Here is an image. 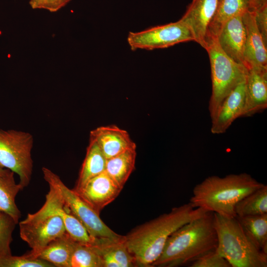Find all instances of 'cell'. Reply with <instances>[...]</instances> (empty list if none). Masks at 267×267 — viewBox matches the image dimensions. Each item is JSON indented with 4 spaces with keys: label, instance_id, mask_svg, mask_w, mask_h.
I'll list each match as a JSON object with an SVG mask.
<instances>
[{
    "label": "cell",
    "instance_id": "33",
    "mask_svg": "<svg viewBox=\"0 0 267 267\" xmlns=\"http://www.w3.org/2000/svg\"><path fill=\"white\" fill-rule=\"evenodd\" d=\"M44 0H30L29 4L33 9H43Z\"/></svg>",
    "mask_w": 267,
    "mask_h": 267
},
{
    "label": "cell",
    "instance_id": "21",
    "mask_svg": "<svg viewBox=\"0 0 267 267\" xmlns=\"http://www.w3.org/2000/svg\"><path fill=\"white\" fill-rule=\"evenodd\" d=\"M14 175V172L7 169L0 175V212L9 215L17 224L21 212L15 203V197L23 188L15 182Z\"/></svg>",
    "mask_w": 267,
    "mask_h": 267
},
{
    "label": "cell",
    "instance_id": "17",
    "mask_svg": "<svg viewBox=\"0 0 267 267\" xmlns=\"http://www.w3.org/2000/svg\"><path fill=\"white\" fill-rule=\"evenodd\" d=\"M246 32L244 66L267 67V46L256 24L255 12L247 10L242 15Z\"/></svg>",
    "mask_w": 267,
    "mask_h": 267
},
{
    "label": "cell",
    "instance_id": "8",
    "mask_svg": "<svg viewBox=\"0 0 267 267\" xmlns=\"http://www.w3.org/2000/svg\"><path fill=\"white\" fill-rule=\"evenodd\" d=\"M127 41L132 50H152L166 48L176 44L194 41L193 34L179 20L139 32H130Z\"/></svg>",
    "mask_w": 267,
    "mask_h": 267
},
{
    "label": "cell",
    "instance_id": "32",
    "mask_svg": "<svg viewBox=\"0 0 267 267\" xmlns=\"http://www.w3.org/2000/svg\"><path fill=\"white\" fill-rule=\"evenodd\" d=\"M249 9L251 11H255L263 6L267 4V0H248Z\"/></svg>",
    "mask_w": 267,
    "mask_h": 267
},
{
    "label": "cell",
    "instance_id": "5",
    "mask_svg": "<svg viewBox=\"0 0 267 267\" xmlns=\"http://www.w3.org/2000/svg\"><path fill=\"white\" fill-rule=\"evenodd\" d=\"M204 48L208 53L211 65L212 91L209 110L212 119L225 98L245 81L247 69L223 51L217 38H208Z\"/></svg>",
    "mask_w": 267,
    "mask_h": 267
},
{
    "label": "cell",
    "instance_id": "29",
    "mask_svg": "<svg viewBox=\"0 0 267 267\" xmlns=\"http://www.w3.org/2000/svg\"><path fill=\"white\" fill-rule=\"evenodd\" d=\"M216 250L209 251L191 263L190 267H230Z\"/></svg>",
    "mask_w": 267,
    "mask_h": 267
},
{
    "label": "cell",
    "instance_id": "16",
    "mask_svg": "<svg viewBox=\"0 0 267 267\" xmlns=\"http://www.w3.org/2000/svg\"><path fill=\"white\" fill-rule=\"evenodd\" d=\"M89 138L96 142L106 159L127 149L136 148L128 132L114 125L99 127L91 131Z\"/></svg>",
    "mask_w": 267,
    "mask_h": 267
},
{
    "label": "cell",
    "instance_id": "14",
    "mask_svg": "<svg viewBox=\"0 0 267 267\" xmlns=\"http://www.w3.org/2000/svg\"><path fill=\"white\" fill-rule=\"evenodd\" d=\"M245 81L239 84L225 98L212 119L211 133H224L238 118L242 117L245 104Z\"/></svg>",
    "mask_w": 267,
    "mask_h": 267
},
{
    "label": "cell",
    "instance_id": "31",
    "mask_svg": "<svg viewBox=\"0 0 267 267\" xmlns=\"http://www.w3.org/2000/svg\"><path fill=\"white\" fill-rule=\"evenodd\" d=\"M71 0H44L43 9L56 12L65 6Z\"/></svg>",
    "mask_w": 267,
    "mask_h": 267
},
{
    "label": "cell",
    "instance_id": "27",
    "mask_svg": "<svg viewBox=\"0 0 267 267\" xmlns=\"http://www.w3.org/2000/svg\"><path fill=\"white\" fill-rule=\"evenodd\" d=\"M16 224L9 215L0 212V258L11 255L12 234Z\"/></svg>",
    "mask_w": 267,
    "mask_h": 267
},
{
    "label": "cell",
    "instance_id": "12",
    "mask_svg": "<svg viewBox=\"0 0 267 267\" xmlns=\"http://www.w3.org/2000/svg\"><path fill=\"white\" fill-rule=\"evenodd\" d=\"M220 0H192L179 19L191 31L194 41L203 48L209 26L218 8Z\"/></svg>",
    "mask_w": 267,
    "mask_h": 267
},
{
    "label": "cell",
    "instance_id": "22",
    "mask_svg": "<svg viewBox=\"0 0 267 267\" xmlns=\"http://www.w3.org/2000/svg\"><path fill=\"white\" fill-rule=\"evenodd\" d=\"M249 9L248 0H220L216 12L209 26L206 40L209 38H217L221 28L228 20L243 15Z\"/></svg>",
    "mask_w": 267,
    "mask_h": 267
},
{
    "label": "cell",
    "instance_id": "1",
    "mask_svg": "<svg viewBox=\"0 0 267 267\" xmlns=\"http://www.w3.org/2000/svg\"><path fill=\"white\" fill-rule=\"evenodd\" d=\"M208 211L191 204L173 208L168 213L137 226L125 236V241L136 266L151 267L161 255L169 237L183 224Z\"/></svg>",
    "mask_w": 267,
    "mask_h": 267
},
{
    "label": "cell",
    "instance_id": "6",
    "mask_svg": "<svg viewBox=\"0 0 267 267\" xmlns=\"http://www.w3.org/2000/svg\"><path fill=\"white\" fill-rule=\"evenodd\" d=\"M34 137L29 133L0 129V168L18 175L23 188L30 182L33 167Z\"/></svg>",
    "mask_w": 267,
    "mask_h": 267
},
{
    "label": "cell",
    "instance_id": "7",
    "mask_svg": "<svg viewBox=\"0 0 267 267\" xmlns=\"http://www.w3.org/2000/svg\"><path fill=\"white\" fill-rule=\"evenodd\" d=\"M42 171L45 180L56 190L70 213L81 222L91 237L117 239L123 236L110 228L99 214L73 189L67 187L58 175L45 167L42 168Z\"/></svg>",
    "mask_w": 267,
    "mask_h": 267
},
{
    "label": "cell",
    "instance_id": "24",
    "mask_svg": "<svg viewBox=\"0 0 267 267\" xmlns=\"http://www.w3.org/2000/svg\"><path fill=\"white\" fill-rule=\"evenodd\" d=\"M244 233L260 251L267 254V214L236 216Z\"/></svg>",
    "mask_w": 267,
    "mask_h": 267
},
{
    "label": "cell",
    "instance_id": "11",
    "mask_svg": "<svg viewBox=\"0 0 267 267\" xmlns=\"http://www.w3.org/2000/svg\"><path fill=\"white\" fill-rule=\"evenodd\" d=\"M121 190L105 171L89 179L79 190L74 191L99 214Z\"/></svg>",
    "mask_w": 267,
    "mask_h": 267
},
{
    "label": "cell",
    "instance_id": "26",
    "mask_svg": "<svg viewBox=\"0 0 267 267\" xmlns=\"http://www.w3.org/2000/svg\"><path fill=\"white\" fill-rule=\"evenodd\" d=\"M70 267H104L101 258L91 244L78 242L75 245Z\"/></svg>",
    "mask_w": 267,
    "mask_h": 267
},
{
    "label": "cell",
    "instance_id": "23",
    "mask_svg": "<svg viewBox=\"0 0 267 267\" xmlns=\"http://www.w3.org/2000/svg\"><path fill=\"white\" fill-rule=\"evenodd\" d=\"M99 253L112 257L120 267L136 266L134 256L130 253L125 241V236L117 239L94 238L91 243Z\"/></svg>",
    "mask_w": 267,
    "mask_h": 267
},
{
    "label": "cell",
    "instance_id": "9",
    "mask_svg": "<svg viewBox=\"0 0 267 267\" xmlns=\"http://www.w3.org/2000/svg\"><path fill=\"white\" fill-rule=\"evenodd\" d=\"M19 229L21 238L32 249L28 254L35 258L50 242L66 232L62 220L56 215L40 218L27 215L19 222Z\"/></svg>",
    "mask_w": 267,
    "mask_h": 267
},
{
    "label": "cell",
    "instance_id": "30",
    "mask_svg": "<svg viewBox=\"0 0 267 267\" xmlns=\"http://www.w3.org/2000/svg\"><path fill=\"white\" fill-rule=\"evenodd\" d=\"M256 25L267 46V4L254 11Z\"/></svg>",
    "mask_w": 267,
    "mask_h": 267
},
{
    "label": "cell",
    "instance_id": "13",
    "mask_svg": "<svg viewBox=\"0 0 267 267\" xmlns=\"http://www.w3.org/2000/svg\"><path fill=\"white\" fill-rule=\"evenodd\" d=\"M247 69L242 117L252 116L267 107V67L254 66Z\"/></svg>",
    "mask_w": 267,
    "mask_h": 267
},
{
    "label": "cell",
    "instance_id": "3",
    "mask_svg": "<svg viewBox=\"0 0 267 267\" xmlns=\"http://www.w3.org/2000/svg\"><path fill=\"white\" fill-rule=\"evenodd\" d=\"M264 185L247 173L230 174L223 178L213 176L196 185L189 202L194 208L234 218L236 216L235 207L237 203Z\"/></svg>",
    "mask_w": 267,
    "mask_h": 267
},
{
    "label": "cell",
    "instance_id": "34",
    "mask_svg": "<svg viewBox=\"0 0 267 267\" xmlns=\"http://www.w3.org/2000/svg\"><path fill=\"white\" fill-rule=\"evenodd\" d=\"M6 169H2L0 168V175L2 174L5 171Z\"/></svg>",
    "mask_w": 267,
    "mask_h": 267
},
{
    "label": "cell",
    "instance_id": "28",
    "mask_svg": "<svg viewBox=\"0 0 267 267\" xmlns=\"http://www.w3.org/2000/svg\"><path fill=\"white\" fill-rule=\"evenodd\" d=\"M51 263L28 253L21 256L11 255L0 258V267H53Z\"/></svg>",
    "mask_w": 267,
    "mask_h": 267
},
{
    "label": "cell",
    "instance_id": "15",
    "mask_svg": "<svg viewBox=\"0 0 267 267\" xmlns=\"http://www.w3.org/2000/svg\"><path fill=\"white\" fill-rule=\"evenodd\" d=\"M245 39L242 15L228 20L217 36L218 42L223 51L234 61L243 65Z\"/></svg>",
    "mask_w": 267,
    "mask_h": 267
},
{
    "label": "cell",
    "instance_id": "2",
    "mask_svg": "<svg viewBox=\"0 0 267 267\" xmlns=\"http://www.w3.org/2000/svg\"><path fill=\"white\" fill-rule=\"evenodd\" d=\"M217 246L214 213L208 212L175 230L168 238L161 255L151 267L182 266L216 250Z\"/></svg>",
    "mask_w": 267,
    "mask_h": 267
},
{
    "label": "cell",
    "instance_id": "10",
    "mask_svg": "<svg viewBox=\"0 0 267 267\" xmlns=\"http://www.w3.org/2000/svg\"><path fill=\"white\" fill-rule=\"evenodd\" d=\"M49 190L45 196V201L41 208L34 214L28 216L40 218L48 215L59 216L64 223L66 232L76 241L91 244L94 239L81 222L70 213L65 206L56 190L49 185Z\"/></svg>",
    "mask_w": 267,
    "mask_h": 267
},
{
    "label": "cell",
    "instance_id": "20",
    "mask_svg": "<svg viewBox=\"0 0 267 267\" xmlns=\"http://www.w3.org/2000/svg\"><path fill=\"white\" fill-rule=\"evenodd\" d=\"M136 148L127 149L106 159L105 172L122 189L134 169Z\"/></svg>",
    "mask_w": 267,
    "mask_h": 267
},
{
    "label": "cell",
    "instance_id": "18",
    "mask_svg": "<svg viewBox=\"0 0 267 267\" xmlns=\"http://www.w3.org/2000/svg\"><path fill=\"white\" fill-rule=\"evenodd\" d=\"M77 241L66 232L50 242L36 258L51 263L54 267H70L71 257Z\"/></svg>",
    "mask_w": 267,
    "mask_h": 267
},
{
    "label": "cell",
    "instance_id": "19",
    "mask_svg": "<svg viewBox=\"0 0 267 267\" xmlns=\"http://www.w3.org/2000/svg\"><path fill=\"white\" fill-rule=\"evenodd\" d=\"M106 158L96 142L89 138L85 159L74 188L77 191L89 179L105 170Z\"/></svg>",
    "mask_w": 267,
    "mask_h": 267
},
{
    "label": "cell",
    "instance_id": "4",
    "mask_svg": "<svg viewBox=\"0 0 267 267\" xmlns=\"http://www.w3.org/2000/svg\"><path fill=\"white\" fill-rule=\"evenodd\" d=\"M217 252L232 267H267V254L259 250L244 233L235 217L214 213Z\"/></svg>",
    "mask_w": 267,
    "mask_h": 267
},
{
    "label": "cell",
    "instance_id": "25",
    "mask_svg": "<svg viewBox=\"0 0 267 267\" xmlns=\"http://www.w3.org/2000/svg\"><path fill=\"white\" fill-rule=\"evenodd\" d=\"M235 212L238 217L267 214V186L264 184L242 198L236 205Z\"/></svg>",
    "mask_w": 267,
    "mask_h": 267
}]
</instances>
